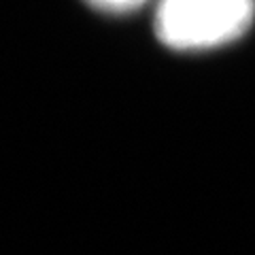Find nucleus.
Wrapping results in <instances>:
<instances>
[{
    "mask_svg": "<svg viewBox=\"0 0 255 255\" xmlns=\"http://www.w3.org/2000/svg\"><path fill=\"white\" fill-rule=\"evenodd\" d=\"M98 11L105 13H130L145 2V0H85Z\"/></svg>",
    "mask_w": 255,
    "mask_h": 255,
    "instance_id": "2",
    "label": "nucleus"
},
{
    "mask_svg": "<svg viewBox=\"0 0 255 255\" xmlns=\"http://www.w3.org/2000/svg\"><path fill=\"white\" fill-rule=\"evenodd\" d=\"M255 0H159L155 34L179 51L213 49L251 28Z\"/></svg>",
    "mask_w": 255,
    "mask_h": 255,
    "instance_id": "1",
    "label": "nucleus"
}]
</instances>
